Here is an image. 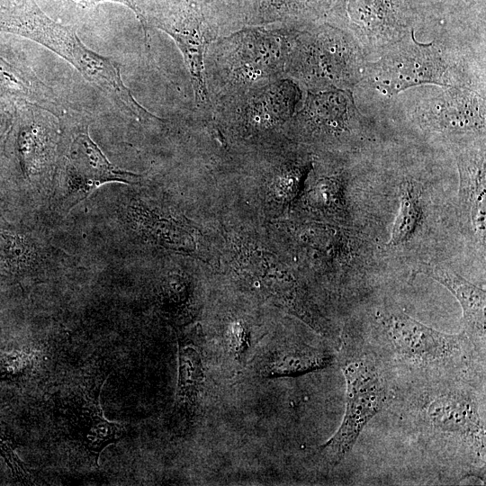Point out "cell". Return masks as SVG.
Here are the masks:
<instances>
[{
	"mask_svg": "<svg viewBox=\"0 0 486 486\" xmlns=\"http://www.w3.org/2000/svg\"><path fill=\"white\" fill-rule=\"evenodd\" d=\"M0 32L29 39L56 53L125 113L140 122L161 121L134 98L117 62L86 46L73 27L52 20L35 0H13L0 5Z\"/></svg>",
	"mask_w": 486,
	"mask_h": 486,
	"instance_id": "6da1fadb",
	"label": "cell"
},
{
	"mask_svg": "<svg viewBox=\"0 0 486 486\" xmlns=\"http://www.w3.org/2000/svg\"><path fill=\"white\" fill-rule=\"evenodd\" d=\"M294 36L284 29L251 27L222 39L211 56V84L223 96L279 79Z\"/></svg>",
	"mask_w": 486,
	"mask_h": 486,
	"instance_id": "7a4b0ae2",
	"label": "cell"
},
{
	"mask_svg": "<svg viewBox=\"0 0 486 486\" xmlns=\"http://www.w3.org/2000/svg\"><path fill=\"white\" fill-rule=\"evenodd\" d=\"M136 16L148 28L168 34L180 50L200 108H212L205 77V55L217 28L207 17L202 0H140Z\"/></svg>",
	"mask_w": 486,
	"mask_h": 486,
	"instance_id": "3957f363",
	"label": "cell"
},
{
	"mask_svg": "<svg viewBox=\"0 0 486 486\" xmlns=\"http://www.w3.org/2000/svg\"><path fill=\"white\" fill-rule=\"evenodd\" d=\"M363 65L359 43L346 34L320 27L295 34L285 71L317 92L348 89Z\"/></svg>",
	"mask_w": 486,
	"mask_h": 486,
	"instance_id": "277c9868",
	"label": "cell"
},
{
	"mask_svg": "<svg viewBox=\"0 0 486 486\" xmlns=\"http://www.w3.org/2000/svg\"><path fill=\"white\" fill-rule=\"evenodd\" d=\"M339 364L346 383L345 414L338 430L320 446L331 464L346 457L387 400L386 383L371 356L345 344Z\"/></svg>",
	"mask_w": 486,
	"mask_h": 486,
	"instance_id": "5b68a950",
	"label": "cell"
},
{
	"mask_svg": "<svg viewBox=\"0 0 486 486\" xmlns=\"http://www.w3.org/2000/svg\"><path fill=\"white\" fill-rule=\"evenodd\" d=\"M378 320L390 348L409 364L446 367L464 357L469 341L464 332L451 335L438 331L400 310L383 311Z\"/></svg>",
	"mask_w": 486,
	"mask_h": 486,
	"instance_id": "8992f818",
	"label": "cell"
},
{
	"mask_svg": "<svg viewBox=\"0 0 486 486\" xmlns=\"http://www.w3.org/2000/svg\"><path fill=\"white\" fill-rule=\"evenodd\" d=\"M374 63L365 65L373 86L387 94H396L408 87L424 83L448 85L453 68L438 46L420 44L413 37L399 40Z\"/></svg>",
	"mask_w": 486,
	"mask_h": 486,
	"instance_id": "52a82bcc",
	"label": "cell"
},
{
	"mask_svg": "<svg viewBox=\"0 0 486 486\" xmlns=\"http://www.w3.org/2000/svg\"><path fill=\"white\" fill-rule=\"evenodd\" d=\"M296 84L276 79L263 86L220 96L216 113L252 129H266L285 122L300 100Z\"/></svg>",
	"mask_w": 486,
	"mask_h": 486,
	"instance_id": "ba28073f",
	"label": "cell"
},
{
	"mask_svg": "<svg viewBox=\"0 0 486 486\" xmlns=\"http://www.w3.org/2000/svg\"><path fill=\"white\" fill-rule=\"evenodd\" d=\"M70 141L64 157V175L68 196L73 205L106 183H137L140 176L113 166L92 140L86 124L70 130Z\"/></svg>",
	"mask_w": 486,
	"mask_h": 486,
	"instance_id": "9c48e42d",
	"label": "cell"
},
{
	"mask_svg": "<svg viewBox=\"0 0 486 486\" xmlns=\"http://www.w3.org/2000/svg\"><path fill=\"white\" fill-rule=\"evenodd\" d=\"M0 98L14 105L38 104L59 118L65 110L54 90L43 82L18 40L0 32Z\"/></svg>",
	"mask_w": 486,
	"mask_h": 486,
	"instance_id": "30bf717a",
	"label": "cell"
},
{
	"mask_svg": "<svg viewBox=\"0 0 486 486\" xmlns=\"http://www.w3.org/2000/svg\"><path fill=\"white\" fill-rule=\"evenodd\" d=\"M54 116L35 104L15 105L9 132L14 135L18 164L27 176L39 173L49 165L58 126Z\"/></svg>",
	"mask_w": 486,
	"mask_h": 486,
	"instance_id": "8fae6325",
	"label": "cell"
},
{
	"mask_svg": "<svg viewBox=\"0 0 486 486\" xmlns=\"http://www.w3.org/2000/svg\"><path fill=\"white\" fill-rule=\"evenodd\" d=\"M421 416L429 429L458 437L484 454V425L468 393L450 391L435 395L422 408Z\"/></svg>",
	"mask_w": 486,
	"mask_h": 486,
	"instance_id": "7c38bea8",
	"label": "cell"
},
{
	"mask_svg": "<svg viewBox=\"0 0 486 486\" xmlns=\"http://www.w3.org/2000/svg\"><path fill=\"white\" fill-rule=\"evenodd\" d=\"M104 380L94 389L80 393L68 411V431L93 465L98 466L102 451L120 441L127 433L123 424L108 420L99 401Z\"/></svg>",
	"mask_w": 486,
	"mask_h": 486,
	"instance_id": "4fadbf2b",
	"label": "cell"
},
{
	"mask_svg": "<svg viewBox=\"0 0 486 486\" xmlns=\"http://www.w3.org/2000/svg\"><path fill=\"white\" fill-rule=\"evenodd\" d=\"M362 120L351 91L334 89L309 93L293 123L311 133L339 138L357 129Z\"/></svg>",
	"mask_w": 486,
	"mask_h": 486,
	"instance_id": "5bb4252c",
	"label": "cell"
},
{
	"mask_svg": "<svg viewBox=\"0 0 486 486\" xmlns=\"http://www.w3.org/2000/svg\"><path fill=\"white\" fill-rule=\"evenodd\" d=\"M484 100L476 93L447 92L428 101L421 122L433 130L446 134L484 132Z\"/></svg>",
	"mask_w": 486,
	"mask_h": 486,
	"instance_id": "9a60e30c",
	"label": "cell"
},
{
	"mask_svg": "<svg viewBox=\"0 0 486 486\" xmlns=\"http://www.w3.org/2000/svg\"><path fill=\"white\" fill-rule=\"evenodd\" d=\"M416 273L423 274L447 288L463 309L464 334L475 349L485 353L486 292L444 265H420Z\"/></svg>",
	"mask_w": 486,
	"mask_h": 486,
	"instance_id": "2e32d148",
	"label": "cell"
},
{
	"mask_svg": "<svg viewBox=\"0 0 486 486\" xmlns=\"http://www.w3.org/2000/svg\"><path fill=\"white\" fill-rule=\"evenodd\" d=\"M461 217L482 248H485L486 197L484 151H469L458 158Z\"/></svg>",
	"mask_w": 486,
	"mask_h": 486,
	"instance_id": "e0dca14e",
	"label": "cell"
},
{
	"mask_svg": "<svg viewBox=\"0 0 486 486\" xmlns=\"http://www.w3.org/2000/svg\"><path fill=\"white\" fill-rule=\"evenodd\" d=\"M334 356L324 349L305 344H281L267 353L262 363L265 377L298 376L327 368Z\"/></svg>",
	"mask_w": 486,
	"mask_h": 486,
	"instance_id": "ac0fdd59",
	"label": "cell"
},
{
	"mask_svg": "<svg viewBox=\"0 0 486 486\" xmlns=\"http://www.w3.org/2000/svg\"><path fill=\"white\" fill-rule=\"evenodd\" d=\"M204 384V365L200 346L185 338L178 339V372L175 411L190 419L197 409Z\"/></svg>",
	"mask_w": 486,
	"mask_h": 486,
	"instance_id": "d6986e66",
	"label": "cell"
},
{
	"mask_svg": "<svg viewBox=\"0 0 486 486\" xmlns=\"http://www.w3.org/2000/svg\"><path fill=\"white\" fill-rule=\"evenodd\" d=\"M328 0H248V21L266 24L306 19L319 14Z\"/></svg>",
	"mask_w": 486,
	"mask_h": 486,
	"instance_id": "ffe728a7",
	"label": "cell"
},
{
	"mask_svg": "<svg viewBox=\"0 0 486 486\" xmlns=\"http://www.w3.org/2000/svg\"><path fill=\"white\" fill-rule=\"evenodd\" d=\"M422 216L418 190L410 181L400 184V207L395 218L388 247L407 242L417 230Z\"/></svg>",
	"mask_w": 486,
	"mask_h": 486,
	"instance_id": "44dd1931",
	"label": "cell"
},
{
	"mask_svg": "<svg viewBox=\"0 0 486 486\" xmlns=\"http://www.w3.org/2000/svg\"><path fill=\"white\" fill-rule=\"evenodd\" d=\"M29 248L18 237L0 233V268L11 270L28 260Z\"/></svg>",
	"mask_w": 486,
	"mask_h": 486,
	"instance_id": "7402d4cb",
	"label": "cell"
},
{
	"mask_svg": "<svg viewBox=\"0 0 486 486\" xmlns=\"http://www.w3.org/2000/svg\"><path fill=\"white\" fill-rule=\"evenodd\" d=\"M227 339L229 350L236 357L245 354L250 345L248 330L239 324H236L230 329Z\"/></svg>",
	"mask_w": 486,
	"mask_h": 486,
	"instance_id": "603a6c76",
	"label": "cell"
},
{
	"mask_svg": "<svg viewBox=\"0 0 486 486\" xmlns=\"http://www.w3.org/2000/svg\"><path fill=\"white\" fill-rule=\"evenodd\" d=\"M15 112V105L0 98V143L8 135Z\"/></svg>",
	"mask_w": 486,
	"mask_h": 486,
	"instance_id": "cb8c5ba5",
	"label": "cell"
},
{
	"mask_svg": "<svg viewBox=\"0 0 486 486\" xmlns=\"http://www.w3.org/2000/svg\"><path fill=\"white\" fill-rule=\"evenodd\" d=\"M81 10H91L98 4L104 2H114L129 7L134 14L137 13L140 0H66Z\"/></svg>",
	"mask_w": 486,
	"mask_h": 486,
	"instance_id": "d4e9b609",
	"label": "cell"
},
{
	"mask_svg": "<svg viewBox=\"0 0 486 486\" xmlns=\"http://www.w3.org/2000/svg\"><path fill=\"white\" fill-rule=\"evenodd\" d=\"M13 0H0V5H5L11 3Z\"/></svg>",
	"mask_w": 486,
	"mask_h": 486,
	"instance_id": "484cf974",
	"label": "cell"
}]
</instances>
